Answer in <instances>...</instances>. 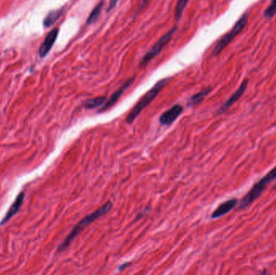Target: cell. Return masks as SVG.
I'll use <instances>...</instances> for the list:
<instances>
[{"mask_svg":"<svg viewBox=\"0 0 276 275\" xmlns=\"http://www.w3.org/2000/svg\"><path fill=\"white\" fill-rule=\"evenodd\" d=\"M237 203H238L237 199H229L224 203H220V205L218 206L217 208H215V210L213 212L212 218L216 219V218L221 217L233 209L237 205Z\"/></svg>","mask_w":276,"mask_h":275,"instance_id":"cell-11","label":"cell"},{"mask_svg":"<svg viewBox=\"0 0 276 275\" xmlns=\"http://www.w3.org/2000/svg\"><path fill=\"white\" fill-rule=\"evenodd\" d=\"M24 198H25V193L24 191H22L17 196L14 203H12V206L10 207L9 209L7 211V214L4 215V217L2 218V220L0 221V226L4 225L7 224L14 215H16L19 213V211L21 208L22 204L24 203Z\"/></svg>","mask_w":276,"mask_h":275,"instance_id":"cell-10","label":"cell"},{"mask_svg":"<svg viewBox=\"0 0 276 275\" xmlns=\"http://www.w3.org/2000/svg\"><path fill=\"white\" fill-rule=\"evenodd\" d=\"M103 6H104V2H100L94 7V9L92 10L91 13H90L89 16L87 19V24L88 25L90 24H94L97 21V19L99 17V15L101 13L102 9H103Z\"/></svg>","mask_w":276,"mask_h":275,"instance_id":"cell-15","label":"cell"},{"mask_svg":"<svg viewBox=\"0 0 276 275\" xmlns=\"http://www.w3.org/2000/svg\"><path fill=\"white\" fill-rule=\"evenodd\" d=\"M176 30V26L172 28L170 30L167 31V33L163 35V36L157 41V43L153 46V48H151L150 50L148 51L147 53L143 56V58H141V60H140V64H139V66H140V68L145 67L155 57H157V56L162 52L165 46H167V44L171 41L172 37L174 36V32H175Z\"/></svg>","mask_w":276,"mask_h":275,"instance_id":"cell-5","label":"cell"},{"mask_svg":"<svg viewBox=\"0 0 276 275\" xmlns=\"http://www.w3.org/2000/svg\"><path fill=\"white\" fill-rule=\"evenodd\" d=\"M184 111V107L180 104H175L169 110L165 111L161 115L159 122L162 125L169 126L179 118L182 112Z\"/></svg>","mask_w":276,"mask_h":275,"instance_id":"cell-7","label":"cell"},{"mask_svg":"<svg viewBox=\"0 0 276 275\" xmlns=\"http://www.w3.org/2000/svg\"><path fill=\"white\" fill-rule=\"evenodd\" d=\"M63 10H64L63 8H60V9L54 10V11H51V12H48V15L44 19V26L46 28L53 26V24H55L56 21L62 15Z\"/></svg>","mask_w":276,"mask_h":275,"instance_id":"cell-12","label":"cell"},{"mask_svg":"<svg viewBox=\"0 0 276 275\" xmlns=\"http://www.w3.org/2000/svg\"><path fill=\"white\" fill-rule=\"evenodd\" d=\"M112 208V203L110 201H107L106 203H104L101 208L97 209L94 213H91L87 216H85L82 220H80L75 227L73 228L71 232L67 235V237H65L64 242L58 246V252H62L67 249L70 246V244L72 243L73 241L83 231V230L89 226L91 224L94 223L95 220H98L99 218L101 217L103 215H105L107 213H109Z\"/></svg>","mask_w":276,"mask_h":275,"instance_id":"cell-1","label":"cell"},{"mask_svg":"<svg viewBox=\"0 0 276 275\" xmlns=\"http://www.w3.org/2000/svg\"><path fill=\"white\" fill-rule=\"evenodd\" d=\"M211 92H212V87H208V88L201 91L200 92H199L197 94H194L193 96H191L190 99H189L188 105L196 106V105H198L199 104H200L201 102L203 101L204 98H205Z\"/></svg>","mask_w":276,"mask_h":275,"instance_id":"cell-13","label":"cell"},{"mask_svg":"<svg viewBox=\"0 0 276 275\" xmlns=\"http://www.w3.org/2000/svg\"><path fill=\"white\" fill-rule=\"evenodd\" d=\"M134 81H135V77H130L125 83H123L117 91H116L113 94H111V96L105 102V104L103 105L101 108L99 109L98 112L102 113V112L107 111L108 109L112 107L118 102L119 99L122 96V94L124 93L126 90L128 89L133 85Z\"/></svg>","mask_w":276,"mask_h":275,"instance_id":"cell-6","label":"cell"},{"mask_svg":"<svg viewBox=\"0 0 276 275\" xmlns=\"http://www.w3.org/2000/svg\"><path fill=\"white\" fill-rule=\"evenodd\" d=\"M148 2H149V0H140L139 5H138V11L136 12V13L141 11L145 7V5L147 4Z\"/></svg>","mask_w":276,"mask_h":275,"instance_id":"cell-18","label":"cell"},{"mask_svg":"<svg viewBox=\"0 0 276 275\" xmlns=\"http://www.w3.org/2000/svg\"><path fill=\"white\" fill-rule=\"evenodd\" d=\"M106 101L107 97L105 95L96 97V98H94V99H88V100L85 102L84 107L87 109L97 108V107L103 106Z\"/></svg>","mask_w":276,"mask_h":275,"instance_id":"cell-14","label":"cell"},{"mask_svg":"<svg viewBox=\"0 0 276 275\" xmlns=\"http://www.w3.org/2000/svg\"><path fill=\"white\" fill-rule=\"evenodd\" d=\"M276 179V166L261 180H259L257 183L254 184V186L249 190V192L242 199V200L240 202L239 209H243L250 205L253 202L259 198V196H261L264 190L266 188V186H268V184L271 183Z\"/></svg>","mask_w":276,"mask_h":275,"instance_id":"cell-3","label":"cell"},{"mask_svg":"<svg viewBox=\"0 0 276 275\" xmlns=\"http://www.w3.org/2000/svg\"><path fill=\"white\" fill-rule=\"evenodd\" d=\"M189 0H178L176 7H175V19L177 21H179L181 19L184 10L186 8V5L188 3Z\"/></svg>","mask_w":276,"mask_h":275,"instance_id":"cell-16","label":"cell"},{"mask_svg":"<svg viewBox=\"0 0 276 275\" xmlns=\"http://www.w3.org/2000/svg\"><path fill=\"white\" fill-rule=\"evenodd\" d=\"M247 85H248V80H243V82H242V84L240 86L239 88L230 96V99H228L227 101L225 102L222 106L220 107L216 114L217 115H221V114L225 113V111H227L236 102L238 101V99L243 95L245 92Z\"/></svg>","mask_w":276,"mask_h":275,"instance_id":"cell-8","label":"cell"},{"mask_svg":"<svg viewBox=\"0 0 276 275\" xmlns=\"http://www.w3.org/2000/svg\"><path fill=\"white\" fill-rule=\"evenodd\" d=\"M276 15V0H272L271 4L269 5L268 7L265 10L264 12V16L270 19L275 16Z\"/></svg>","mask_w":276,"mask_h":275,"instance_id":"cell-17","label":"cell"},{"mask_svg":"<svg viewBox=\"0 0 276 275\" xmlns=\"http://www.w3.org/2000/svg\"><path fill=\"white\" fill-rule=\"evenodd\" d=\"M247 23H248V14L244 13L234 24V26L232 27V29L218 41L213 51V56L219 55L221 51L226 48L233 41V39L238 36V34H240V32L245 28Z\"/></svg>","mask_w":276,"mask_h":275,"instance_id":"cell-4","label":"cell"},{"mask_svg":"<svg viewBox=\"0 0 276 275\" xmlns=\"http://www.w3.org/2000/svg\"><path fill=\"white\" fill-rule=\"evenodd\" d=\"M58 33H59V29L55 28L52 29L48 35L46 36L43 43L41 44L40 49H39V55L41 58H45L49 51L53 48V45L55 44L57 38H58Z\"/></svg>","mask_w":276,"mask_h":275,"instance_id":"cell-9","label":"cell"},{"mask_svg":"<svg viewBox=\"0 0 276 275\" xmlns=\"http://www.w3.org/2000/svg\"><path fill=\"white\" fill-rule=\"evenodd\" d=\"M119 0H110L109 2L108 7H107V12L113 9L114 7H116L117 3H118Z\"/></svg>","mask_w":276,"mask_h":275,"instance_id":"cell-19","label":"cell"},{"mask_svg":"<svg viewBox=\"0 0 276 275\" xmlns=\"http://www.w3.org/2000/svg\"><path fill=\"white\" fill-rule=\"evenodd\" d=\"M169 81V77L160 80L159 82H157L147 93H145V95L137 103L135 106L133 107L132 111L129 112L128 116L126 117V122L128 123H133V121H135L136 118L140 115V112L145 107H147L156 99V97L158 95L162 88L166 86V84Z\"/></svg>","mask_w":276,"mask_h":275,"instance_id":"cell-2","label":"cell"},{"mask_svg":"<svg viewBox=\"0 0 276 275\" xmlns=\"http://www.w3.org/2000/svg\"><path fill=\"white\" fill-rule=\"evenodd\" d=\"M130 265L131 262H126V263L122 264V265H121V266L119 267V270H120L121 271H123V270H124V269L127 268L128 266H130Z\"/></svg>","mask_w":276,"mask_h":275,"instance_id":"cell-20","label":"cell"}]
</instances>
